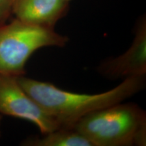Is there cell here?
<instances>
[{
    "mask_svg": "<svg viewBox=\"0 0 146 146\" xmlns=\"http://www.w3.org/2000/svg\"><path fill=\"white\" fill-rule=\"evenodd\" d=\"M64 1H66V2H68V1H70V0H64Z\"/></svg>",
    "mask_w": 146,
    "mask_h": 146,
    "instance_id": "obj_9",
    "label": "cell"
},
{
    "mask_svg": "<svg viewBox=\"0 0 146 146\" xmlns=\"http://www.w3.org/2000/svg\"><path fill=\"white\" fill-rule=\"evenodd\" d=\"M67 8L64 0H16L12 12L25 23L54 29Z\"/></svg>",
    "mask_w": 146,
    "mask_h": 146,
    "instance_id": "obj_6",
    "label": "cell"
},
{
    "mask_svg": "<svg viewBox=\"0 0 146 146\" xmlns=\"http://www.w3.org/2000/svg\"><path fill=\"white\" fill-rule=\"evenodd\" d=\"M23 89L59 123L61 128L72 129L87 114L131 98L145 86V75L124 79L118 86L98 94H82L58 88L52 83L17 76Z\"/></svg>",
    "mask_w": 146,
    "mask_h": 146,
    "instance_id": "obj_1",
    "label": "cell"
},
{
    "mask_svg": "<svg viewBox=\"0 0 146 146\" xmlns=\"http://www.w3.org/2000/svg\"><path fill=\"white\" fill-rule=\"evenodd\" d=\"M16 0H0V23L4 21L12 12Z\"/></svg>",
    "mask_w": 146,
    "mask_h": 146,
    "instance_id": "obj_8",
    "label": "cell"
},
{
    "mask_svg": "<svg viewBox=\"0 0 146 146\" xmlns=\"http://www.w3.org/2000/svg\"><path fill=\"white\" fill-rule=\"evenodd\" d=\"M121 103L87 114L72 129L93 146L145 145V112L134 104Z\"/></svg>",
    "mask_w": 146,
    "mask_h": 146,
    "instance_id": "obj_2",
    "label": "cell"
},
{
    "mask_svg": "<svg viewBox=\"0 0 146 146\" xmlns=\"http://www.w3.org/2000/svg\"><path fill=\"white\" fill-rule=\"evenodd\" d=\"M27 145L33 146H93L92 143L74 129L60 128L43 134L41 137L29 140Z\"/></svg>",
    "mask_w": 146,
    "mask_h": 146,
    "instance_id": "obj_7",
    "label": "cell"
},
{
    "mask_svg": "<svg viewBox=\"0 0 146 146\" xmlns=\"http://www.w3.org/2000/svg\"><path fill=\"white\" fill-rule=\"evenodd\" d=\"M26 120L42 134L61 128L59 123L18 83L17 76L0 74V114Z\"/></svg>",
    "mask_w": 146,
    "mask_h": 146,
    "instance_id": "obj_4",
    "label": "cell"
},
{
    "mask_svg": "<svg viewBox=\"0 0 146 146\" xmlns=\"http://www.w3.org/2000/svg\"><path fill=\"white\" fill-rule=\"evenodd\" d=\"M68 38L53 29L16 19L0 25V74L23 76L35 52L45 47H64Z\"/></svg>",
    "mask_w": 146,
    "mask_h": 146,
    "instance_id": "obj_3",
    "label": "cell"
},
{
    "mask_svg": "<svg viewBox=\"0 0 146 146\" xmlns=\"http://www.w3.org/2000/svg\"><path fill=\"white\" fill-rule=\"evenodd\" d=\"M1 116H0V122H1Z\"/></svg>",
    "mask_w": 146,
    "mask_h": 146,
    "instance_id": "obj_10",
    "label": "cell"
},
{
    "mask_svg": "<svg viewBox=\"0 0 146 146\" xmlns=\"http://www.w3.org/2000/svg\"><path fill=\"white\" fill-rule=\"evenodd\" d=\"M98 71L109 78H128L146 74V23L142 19L135 29L133 43L118 57L110 58L98 66Z\"/></svg>",
    "mask_w": 146,
    "mask_h": 146,
    "instance_id": "obj_5",
    "label": "cell"
}]
</instances>
